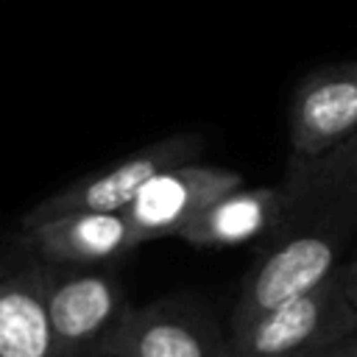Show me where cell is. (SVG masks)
<instances>
[{"instance_id": "6da1fadb", "label": "cell", "mask_w": 357, "mask_h": 357, "mask_svg": "<svg viewBox=\"0 0 357 357\" xmlns=\"http://www.w3.org/2000/svg\"><path fill=\"white\" fill-rule=\"evenodd\" d=\"M279 223L259 243L229 329L329 279L357 237V134L318 156H287Z\"/></svg>"}, {"instance_id": "7a4b0ae2", "label": "cell", "mask_w": 357, "mask_h": 357, "mask_svg": "<svg viewBox=\"0 0 357 357\" xmlns=\"http://www.w3.org/2000/svg\"><path fill=\"white\" fill-rule=\"evenodd\" d=\"M357 329V307L349 301L337 271L312 290L226 332L231 357H315Z\"/></svg>"}, {"instance_id": "3957f363", "label": "cell", "mask_w": 357, "mask_h": 357, "mask_svg": "<svg viewBox=\"0 0 357 357\" xmlns=\"http://www.w3.org/2000/svg\"><path fill=\"white\" fill-rule=\"evenodd\" d=\"M42 296L53 357H106V346L128 312L117 276L98 268L42 262Z\"/></svg>"}, {"instance_id": "277c9868", "label": "cell", "mask_w": 357, "mask_h": 357, "mask_svg": "<svg viewBox=\"0 0 357 357\" xmlns=\"http://www.w3.org/2000/svg\"><path fill=\"white\" fill-rule=\"evenodd\" d=\"M204 142L195 134H170L159 142H151L134 153H128L126 159H120L117 165L78 178L73 184H67L64 190L53 192L50 198L39 201L25 218L22 226L28 223H39L56 215H67V212H123L131 198L159 173L195 162V156L201 153Z\"/></svg>"}, {"instance_id": "5b68a950", "label": "cell", "mask_w": 357, "mask_h": 357, "mask_svg": "<svg viewBox=\"0 0 357 357\" xmlns=\"http://www.w3.org/2000/svg\"><path fill=\"white\" fill-rule=\"evenodd\" d=\"M106 357H231L226 332L204 310L184 301L128 307Z\"/></svg>"}, {"instance_id": "8992f818", "label": "cell", "mask_w": 357, "mask_h": 357, "mask_svg": "<svg viewBox=\"0 0 357 357\" xmlns=\"http://www.w3.org/2000/svg\"><path fill=\"white\" fill-rule=\"evenodd\" d=\"M243 187V173L218 165L187 162L153 176L123 209L139 245L178 234L195 215L226 192Z\"/></svg>"}, {"instance_id": "52a82bcc", "label": "cell", "mask_w": 357, "mask_h": 357, "mask_svg": "<svg viewBox=\"0 0 357 357\" xmlns=\"http://www.w3.org/2000/svg\"><path fill=\"white\" fill-rule=\"evenodd\" d=\"M290 153L318 156L357 134V59L304 75L290 100Z\"/></svg>"}, {"instance_id": "ba28073f", "label": "cell", "mask_w": 357, "mask_h": 357, "mask_svg": "<svg viewBox=\"0 0 357 357\" xmlns=\"http://www.w3.org/2000/svg\"><path fill=\"white\" fill-rule=\"evenodd\" d=\"M20 245L45 265L98 268L139 245L123 212H67L20 231Z\"/></svg>"}, {"instance_id": "9c48e42d", "label": "cell", "mask_w": 357, "mask_h": 357, "mask_svg": "<svg viewBox=\"0 0 357 357\" xmlns=\"http://www.w3.org/2000/svg\"><path fill=\"white\" fill-rule=\"evenodd\" d=\"M0 357H53L39 259H0Z\"/></svg>"}, {"instance_id": "30bf717a", "label": "cell", "mask_w": 357, "mask_h": 357, "mask_svg": "<svg viewBox=\"0 0 357 357\" xmlns=\"http://www.w3.org/2000/svg\"><path fill=\"white\" fill-rule=\"evenodd\" d=\"M279 187H237L195 215L178 237L195 248L262 243L279 223Z\"/></svg>"}, {"instance_id": "8fae6325", "label": "cell", "mask_w": 357, "mask_h": 357, "mask_svg": "<svg viewBox=\"0 0 357 357\" xmlns=\"http://www.w3.org/2000/svg\"><path fill=\"white\" fill-rule=\"evenodd\" d=\"M337 276H340V284H343V290H346L349 301L357 307V248L351 251V257H349V259H343V262H340Z\"/></svg>"}, {"instance_id": "7c38bea8", "label": "cell", "mask_w": 357, "mask_h": 357, "mask_svg": "<svg viewBox=\"0 0 357 357\" xmlns=\"http://www.w3.org/2000/svg\"><path fill=\"white\" fill-rule=\"evenodd\" d=\"M315 357H357V329L349 332L346 337H340L337 343L326 346V349H324L321 354H315Z\"/></svg>"}]
</instances>
